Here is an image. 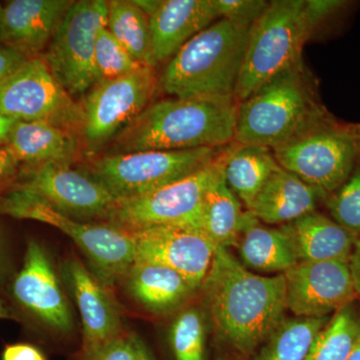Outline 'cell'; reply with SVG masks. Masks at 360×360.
Listing matches in <instances>:
<instances>
[{
  "label": "cell",
  "instance_id": "cell-1",
  "mask_svg": "<svg viewBox=\"0 0 360 360\" xmlns=\"http://www.w3.org/2000/svg\"><path fill=\"white\" fill-rule=\"evenodd\" d=\"M201 288L217 333L243 352L269 338L288 309L284 274H253L225 248L215 250Z\"/></svg>",
  "mask_w": 360,
  "mask_h": 360
},
{
  "label": "cell",
  "instance_id": "cell-2",
  "mask_svg": "<svg viewBox=\"0 0 360 360\" xmlns=\"http://www.w3.org/2000/svg\"><path fill=\"white\" fill-rule=\"evenodd\" d=\"M238 104L234 98L210 97L150 103L116 135L112 155L224 148L234 141Z\"/></svg>",
  "mask_w": 360,
  "mask_h": 360
},
{
  "label": "cell",
  "instance_id": "cell-3",
  "mask_svg": "<svg viewBox=\"0 0 360 360\" xmlns=\"http://www.w3.org/2000/svg\"><path fill=\"white\" fill-rule=\"evenodd\" d=\"M303 60L238 104L234 142L276 149L331 117Z\"/></svg>",
  "mask_w": 360,
  "mask_h": 360
},
{
  "label": "cell",
  "instance_id": "cell-4",
  "mask_svg": "<svg viewBox=\"0 0 360 360\" xmlns=\"http://www.w3.org/2000/svg\"><path fill=\"white\" fill-rule=\"evenodd\" d=\"M251 27L220 18L196 34L163 71L160 84L165 94L176 98H234Z\"/></svg>",
  "mask_w": 360,
  "mask_h": 360
},
{
  "label": "cell",
  "instance_id": "cell-5",
  "mask_svg": "<svg viewBox=\"0 0 360 360\" xmlns=\"http://www.w3.org/2000/svg\"><path fill=\"white\" fill-rule=\"evenodd\" d=\"M0 214L35 220L63 231L84 253L92 274L108 290L124 279L135 262L134 241L130 232L110 224L70 219L20 187L13 186L0 193Z\"/></svg>",
  "mask_w": 360,
  "mask_h": 360
},
{
  "label": "cell",
  "instance_id": "cell-6",
  "mask_svg": "<svg viewBox=\"0 0 360 360\" xmlns=\"http://www.w3.org/2000/svg\"><path fill=\"white\" fill-rule=\"evenodd\" d=\"M314 32L307 0L269 1L251 27L236 101L243 103L281 71L302 60L303 47Z\"/></svg>",
  "mask_w": 360,
  "mask_h": 360
},
{
  "label": "cell",
  "instance_id": "cell-7",
  "mask_svg": "<svg viewBox=\"0 0 360 360\" xmlns=\"http://www.w3.org/2000/svg\"><path fill=\"white\" fill-rule=\"evenodd\" d=\"M272 153L279 167L328 196L354 172L360 137L356 124L331 116Z\"/></svg>",
  "mask_w": 360,
  "mask_h": 360
},
{
  "label": "cell",
  "instance_id": "cell-8",
  "mask_svg": "<svg viewBox=\"0 0 360 360\" xmlns=\"http://www.w3.org/2000/svg\"><path fill=\"white\" fill-rule=\"evenodd\" d=\"M224 148L105 155L92 160L86 172L101 182L116 200H127L189 176L212 162Z\"/></svg>",
  "mask_w": 360,
  "mask_h": 360
},
{
  "label": "cell",
  "instance_id": "cell-9",
  "mask_svg": "<svg viewBox=\"0 0 360 360\" xmlns=\"http://www.w3.org/2000/svg\"><path fill=\"white\" fill-rule=\"evenodd\" d=\"M233 143L225 146L212 162L189 176L143 195L116 200L106 219L108 224L129 232L158 225L195 229L206 191L224 167Z\"/></svg>",
  "mask_w": 360,
  "mask_h": 360
},
{
  "label": "cell",
  "instance_id": "cell-10",
  "mask_svg": "<svg viewBox=\"0 0 360 360\" xmlns=\"http://www.w3.org/2000/svg\"><path fill=\"white\" fill-rule=\"evenodd\" d=\"M106 21L105 0L73 1L52 35L44 59L71 96L84 94L97 84L94 52L97 34Z\"/></svg>",
  "mask_w": 360,
  "mask_h": 360
},
{
  "label": "cell",
  "instance_id": "cell-11",
  "mask_svg": "<svg viewBox=\"0 0 360 360\" xmlns=\"http://www.w3.org/2000/svg\"><path fill=\"white\" fill-rule=\"evenodd\" d=\"M156 84L155 68L144 66L94 85L80 104L84 116L79 134L84 153L96 155L134 122L150 104Z\"/></svg>",
  "mask_w": 360,
  "mask_h": 360
},
{
  "label": "cell",
  "instance_id": "cell-12",
  "mask_svg": "<svg viewBox=\"0 0 360 360\" xmlns=\"http://www.w3.org/2000/svg\"><path fill=\"white\" fill-rule=\"evenodd\" d=\"M0 110L18 122H44L79 131L82 105L52 75L44 58H30L0 85Z\"/></svg>",
  "mask_w": 360,
  "mask_h": 360
},
{
  "label": "cell",
  "instance_id": "cell-13",
  "mask_svg": "<svg viewBox=\"0 0 360 360\" xmlns=\"http://www.w3.org/2000/svg\"><path fill=\"white\" fill-rule=\"evenodd\" d=\"M13 186L39 196L54 210L73 219H106L116 201L101 182L68 163L21 167Z\"/></svg>",
  "mask_w": 360,
  "mask_h": 360
},
{
  "label": "cell",
  "instance_id": "cell-14",
  "mask_svg": "<svg viewBox=\"0 0 360 360\" xmlns=\"http://www.w3.org/2000/svg\"><path fill=\"white\" fill-rule=\"evenodd\" d=\"M130 234L135 262L169 267L186 277L196 290L201 288L217 248L202 232L186 225H158Z\"/></svg>",
  "mask_w": 360,
  "mask_h": 360
},
{
  "label": "cell",
  "instance_id": "cell-15",
  "mask_svg": "<svg viewBox=\"0 0 360 360\" xmlns=\"http://www.w3.org/2000/svg\"><path fill=\"white\" fill-rule=\"evenodd\" d=\"M11 295L23 314L47 328L70 333L73 317L58 276L39 241L30 239L20 271L11 283Z\"/></svg>",
  "mask_w": 360,
  "mask_h": 360
},
{
  "label": "cell",
  "instance_id": "cell-16",
  "mask_svg": "<svg viewBox=\"0 0 360 360\" xmlns=\"http://www.w3.org/2000/svg\"><path fill=\"white\" fill-rule=\"evenodd\" d=\"M284 276L288 309L296 317H324L357 297L348 262H300Z\"/></svg>",
  "mask_w": 360,
  "mask_h": 360
},
{
  "label": "cell",
  "instance_id": "cell-17",
  "mask_svg": "<svg viewBox=\"0 0 360 360\" xmlns=\"http://www.w3.org/2000/svg\"><path fill=\"white\" fill-rule=\"evenodd\" d=\"M63 277L82 315L85 357L122 335V316L101 281L75 258L66 260Z\"/></svg>",
  "mask_w": 360,
  "mask_h": 360
},
{
  "label": "cell",
  "instance_id": "cell-18",
  "mask_svg": "<svg viewBox=\"0 0 360 360\" xmlns=\"http://www.w3.org/2000/svg\"><path fill=\"white\" fill-rule=\"evenodd\" d=\"M219 20L214 0H161L149 18L158 63L170 60L186 42Z\"/></svg>",
  "mask_w": 360,
  "mask_h": 360
},
{
  "label": "cell",
  "instance_id": "cell-19",
  "mask_svg": "<svg viewBox=\"0 0 360 360\" xmlns=\"http://www.w3.org/2000/svg\"><path fill=\"white\" fill-rule=\"evenodd\" d=\"M73 1L11 0L4 6V44L16 47L30 58L51 41L52 35Z\"/></svg>",
  "mask_w": 360,
  "mask_h": 360
},
{
  "label": "cell",
  "instance_id": "cell-20",
  "mask_svg": "<svg viewBox=\"0 0 360 360\" xmlns=\"http://www.w3.org/2000/svg\"><path fill=\"white\" fill-rule=\"evenodd\" d=\"M326 194L279 167L257 196L250 212L267 224H288L315 212Z\"/></svg>",
  "mask_w": 360,
  "mask_h": 360
},
{
  "label": "cell",
  "instance_id": "cell-21",
  "mask_svg": "<svg viewBox=\"0 0 360 360\" xmlns=\"http://www.w3.org/2000/svg\"><path fill=\"white\" fill-rule=\"evenodd\" d=\"M300 262H349L356 236L335 220L314 212L283 225Z\"/></svg>",
  "mask_w": 360,
  "mask_h": 360
},
{
  "label": "cell",
  "instance_id": "cell-22",
  "mask_svg": "<svg viewBox=\"0 0 360 360\" xmlns=\"http://www.w3.org/2000/svg\"><path fill=\"white\" fill-rule=\"evenodd\" d=\"M236 248L245 266L262 272H283L300 262L290 234L283 226H265L250 212L243 213Z\"/></svg>",
  "mask_w": 360,
  "mask_h": 360
},
{
  "label": "cell",
  "instance_id": "cell-23",
  "mask_svg": "<svg viewBox=\"0 0 360 360\" xmlns=\"http://www.w3.org/2000/svg\"><path fill=\"white\" fill-rule=\"evenodd\" d=\"M73 132L44 122H18L6 146L23 167L46 162L70 165L77 155Z\"/></svg>",
  "mask_w": 360,
  "mask_h": 360
},
{
  "label": "cell",
  "instance_id": "cell-24",
  "mask_svg": "<svg viewBox=\"0 0 360 360\" xmlns=\"http://www.w3.org/2000/svg\"><path fill=\"white\" fill-rule=\"evenodd\" d=\"M123 281L129 295L156 314L176 309L196 291L179 272L149 262H135Z\"/></svg>",
  "mask_w": 360,
  "mask_h": 360
},
{
  "label": "cell",
  "instance_id": "cell-25",
  "mask_svg": "<svg viewBox=\"0 0 360 360\" xmlns=\"http://www.w3.org/2000/svg\"><path fill=\"white\" fill-rule=\"evenodd\" d=\"M243 213L240 201L225 181L224 167L206 191L195 229L217 248L236 246Z\"/></svg>",
  "mask_w": 360,
  "mask_h": 360
},
{
  "label": "cell",
  "instance_id": "cell-26",
  "mask_svg": "<svg viewBox=\"0 0 360 360\" xmlns=\"http://www.w3.org/2000/svg\"><path fill=\"white\" fill-rule=\"evenodd\" d=\"M279 167L271 149L234 142L224 167V179L239 201L250 210L267 180Z\"/></svg>",
  "mask_w": 360,
  "mask_h": 360
},
{
  "label": "cell",
  "instance_id": "cell-27",
  "mask_svg": "<svg viewBox=\"0 0 360 360\" xmlns=\"http://www.w3.org/2000/svg\"><path fill=\"white\" fill-rule=\"evenodd\" d=\"M106 28L127 52L141 65L155 68L149 18L134 0L108 1Z\"/></svg>",
  "mask_w": 360,
  "mask_h": 360
},
{
  "label": "cell",
  "instance_id": "cell-28",
  "mask_svg": "<svg viewBox=\"0 0 360 360\" xmlns=\"http://www.w3.org/2000/svg\"><path fill=\"white\" fill-rule=\"evenodd\" d=\"M328 317H296L284 321L269 336L262 360H305Z\"/></svg>",
  "mask_w": 360,
  "mask_h": 360
},
{
  "label": "cell",
  "instance_id": "cell-29",
  "mask_svg": "<svg viewBox=\"0 0 360 360\" xmlns=\"http://www.w3.org/2000/svg\"><path fill=\"white\" fill-rule=\"evenodd\" d=\"M359 338L360 321L348 304L319 331L305 360H347Z\"/></svg>",
  "mask_w": 360,
  "mask_h": 360
},
{
  "label": "cell",
  "instance_id": "cell-30",
  "mask_svg": "<svg viewBox=\"0 0 360 360\" xmlns=\"http://www.w3.org/2000/svg\"><path fill=\"white\" fill-rule=\"evenodd\" d=\"M94 65L97 84L129 75L146 66L135 60L106 27L101 28L97 34Z\"/></svg>",
  "mask_w": 360,
  "mask_h": 360
},
{
  "label": "cell",
  "instance_id": "cell-31",
  "mask_svg": "<svg viewBox=\"0 0 360 360\" xmlns=\"http://www.w3.org/2000/svg\"><path fill=\"white\" fill-rule=\"evenodd\" d=\"M205 322L196 309L180 312L170 330V340L176 360H203Z\"/></svg>",
  "mask_w": 360,
  "mask_h": 360
},
{
  "label": "cell",
  "instance_id": "cell-32",
  "mask_svg": "<svg viewBox=\"0 0 360 360\" xmlns=\"http://www.w3.org/2000/svg\"><path fill=\"white\" fill-rule=\"evenodd\" d=\"M326 203L335 222L355 236L360 234V158L345 184L329 194Z\"/></svg>",
  "mask_w": 360,
  "mask_h": 360
},
{
  "label": "cell",
  "instance_id": "cell-33",
  "mask_svg": "<svg viewBox=\"0 0 360 360\" xmlns=\"http://www.w3.org/2000/svg\"><path fill=\"white\" fill-rule=\"evenodd\" d=\"M220 18L238 25L252 26L269 6L264 0H214Z\"/></svg>",
  "mask_w": 360,
  "mask_h": 360
},
{
  "label": "cell",
  "instance_id": "cell-34",
  "mask_svg": "<svg viewBox=\"0 0 360 360\" xmlns=\"http://www.w3.org/2000/svg\"><path fill=\"white\" fill-rule=\"evenodd\" d=\"M139 340L130 336L120 335L97 348L85 360H137Z\"/></svg>",
  "mask_w": 360,
  "mask_h": 360
},
{
  "label": "cell",
  "instance_id": "cell-35",
  "mask_svg": "<svg viewBox=\"0 0 360 360\" xmlns=\"http://www.w3.org/2000/svg\"><path fill=\"white\" fill-rule=\"evenodd\" d=\"M30 58L16 47L0 44V85L4 84Z\"/></svg>",
  "mask_w": 360,
  "mask_h": 360
},
{
  "label": "cell",
  "instance_id": "cell-36",
  "mask_svg": "<svg viewBox=\"0 0 360 360\" xmlns=\"http://www.w3.org/2000/svg\"><path fill=\"white\" fill-rule=\"evenodd\" d=\"M20 161L6 146L0 148V193L11 188L20 172Z\"/></svg>",
  "mask_w": 360,
  "mask_h": 360
},
{
  "label": "cell",
  "instance_id": "cell-37",
  "mask_svg": "<svg viewBox=\"0 0 360 360\" xmlns=\"http://www.w3.org/2000/svg\"><path fill=\"white\" fill-rule=\"evenodd\" d=\"M2 360H46L39 348L27 343H15L4 348Z\"/></svg>",
  "mask_w": 360,
  "mask_h": 360
},
{
  "label": "cell",
  "instance_id": "cell-38",
  "mask_svg": "<svg viewBox=\"0 0 360 360\" xmlns=\"http://www.w3.org/2000/svg\"><path fill=\"white\" fill-rule=\"evenodd\" d=\"M356 245L348 264H349L350 271H352V278H354L355 290H356L357 296H360V243H356Z\"/></svg>",
  "mask_w": 360,
  "mask_h": 360
},
{
  "label": "cell",
  "instance_id": "cell-39",
  "mask_svg": "<svg viewBox=\"0 0 360 360\" xmlns=\"http://www.w3.org/2000/svg\"><path fill=\"white\" fill-rule=\"evenodd\" d=\"M18 122V120H14L0 110V148L6 146L11 130Z\"/></svg>",
  "mask_w": 360,
  "mask_h": 360
},
{
  "label": "cell",
  "instance_id": "cell-40",
  "mask_svg": "<svg viewBox=\"0 0 360 360\" xmlns=\"http://www.w3.org/2000/svg\"><path fill=\"white\" fill-rule=\"evenodd\" d=\"M134 2L149 18L158 11V7L160 6L161 0H134Z\"/></svg>",
  "mask_w": 360,
  "mask_h": 360
},
{
  "label": "cell",
  "instance_id": "cell-41",
  "mask_svg": "<svg viewBox=\"0 0 360 360\" xmlns=\"http://www.w3.org/2000/svg\"><path fill=\"white\" fill-rule=\"evenodd\" d=\"M6 259H4V248H2L1 238H0V281L4 279L6 271Z\"/></svg>",
  "mask_w": 360,
  "mask_h": 360
},
{
  "label": "cell",
  "instance_id": "cell-42",
  "mask_svg": "<svg viewBox=\"0 0 360 360\" xmlns=\"http://www.w3.org/2000/svg\"><path fill=\"white\" fill-rule=\"evenodd\" d=\"M137 360H151L150 355H149L148 350L142 345V342L139 340V355H137Z\"/></svg>",
  "mask_w": 360,
  "mask_h": 360
},
{
  "label": "cell",
  "instance_id": "cell-43",
  "mask_svg": "<svg viewBox=\"0 0 360 360\" xmlns=\"http://www.w3.org/2000/svg\"><path fill=\"white\" fill-rule=\"evenodd\" d=\"M11 317H13V314H11V310L7 309L4 302L0 300V319H11Z\"/></svg>",
  "mask_w": 360,
  "mask_h": 360
},
{
  "label": "cell",
  "instance_id": "cell-44",
  "mask_svg": "<svg viewBox=\"0 0 360 360\" xmlns=\"http://www.w3.org/2000/svg\"><path fill=\"white\" fill-rule=\"evenodd\" d=\"M4 6L0 4V44H4Z\"/></svg>",
  "mask_w": 360,
  "mask_h": 360
},
{
  "label": "cell",
  "instance_id": "cell-45",
  "mask_svg": "<svg viewBox=\"0 0 360 360\" xmlns=\"http://www.w3.org/2000/svg\"><path fill=\"white\" fill-rule=\"evenodd\" d=\"M347 360H360V338L359 342L355 345L354 349Z\"/></svg>",
  "mask_w": 360,
  "mask_h": 360
},
{
  "label": "cell",
  "instance_id": "cell-46",
  "mask_svg": "<svg viewBox=\"0 0 360 360\" xmlns=\"http://www.w3.org/2000/svg\"><path fill=\"white\" fill-rule=\"evenodd\" d=\"M357 131H359V137H360V124H356Z\"/></svg>",
  "mask_w": 360,
  "mask_h": 360
}]
</instances>
